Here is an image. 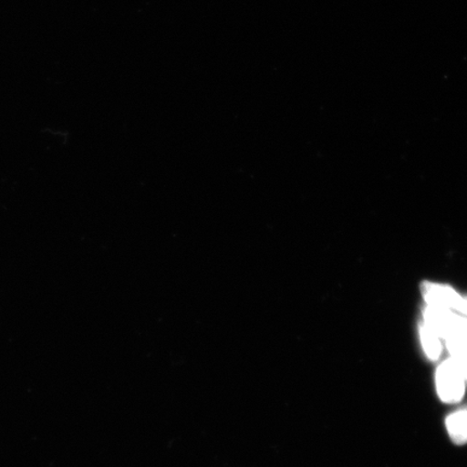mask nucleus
<instances>
[{
    "instance_id": "7ed1b4c3",
    "label": "nucleus",
    "mask_w": 467,
    "mask_h": 467,
    "mask_svg": "<svg viewBox=\"0 0 467 467\" xmlns=\"http://www.w3.org/2000/svg\"><path fill=\"white\" fill-rule=\"evenodd\" d=\"M449 437L457 445L467 443V406L457 409L446 420Z\"/></svg>"
},
{
    "instance_id": "423d86ee",
    "label": "nucleus",
    "mask_w": 467,
    "mask_h": 467,
    "mask_svg": "<svg viewBox=\"0 0 467 467\" xmlns=\"http://www.w3.org/2000/svg\"><path fill=\"white\" fill-rule=\"evenodd\" d=\"M457 361V360H455ZM457 363L462 367V369L464 370V373H465V377H466V381H467V354L464 356V358L459 361H457Z\"/></svg>"
},
{
    "instance_id": "20e7f679",
    "label": "nucleus",
    "mask_w": 467,
    "mask_h": 467,
    "mask_svg": "<svg viewBox=\"0 0 467 467\" xmlns=\"http://www.w3.org/2000/svg\"><path fill=\"white\" fill-rule=\"evenodd\" d=\"M420 340H421L426 358L431 361L438 360L441 358L442 353V338L424 323L420 326Z\"/></svg>"
},
{
    "instance_id": "39448f33",
    "label": "nucleus",
    "mask_w": 467,
    "mask_h": 467,
    "mask_svg": "<svg viewBox=\"0 0 467 467\" xmlns=\"http://www.w3.org/2000/svg\"><path fill=\"white\" fill-rule=\"evenodd\" d=\"M458 314L467 320V297H463L462 305H461Z\"/></svg>"
},
{
    "instance_id": "f257e3e1",
    "label": "nucleus",
    "mask_w": 467,
    "mask_h": 467,
    "mask_svg": "<svg viewBox=\"0 0 467 467\" xmlns=\"http://www.w3.org/2000/svg\"><path fill=\"white\" fill-rule=\"evenodd\" d=\"M466 377L462 367L451 358L443 361L436 371V390L445 404H458L463 400Z\"/></svg>"
},
{
    "instance_id": "f03ea898",
    "label": "nucleus",
    "mask_w": 467,
    "mask_h": 467,
    "mask_svg": "<svg viewBox=\"0 0 467 467\" xmlns=\"http://www.w3.org/2000/svg\"><path fill=\"white\" fill-rule=\"evenodd\" d=\"M423 296L428 306L451 309L458 313L463 297L448 285L426 283L423 285Z\"/></svg>"
}]
</instances>
